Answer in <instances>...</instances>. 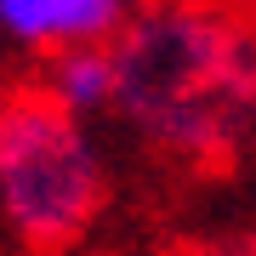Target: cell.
Masks as SVG:
<instances>
[{
    "mask_svg": "<svg viewBox=\"0 0 256 256\" xmlns=\"http://www.w3.org/2000/svg\"><path fill=\"white\" fill-rule=\"evenodd\" d=\"M239 18L200 6V0H148L120 34L114 57V102L154 148L176 160H216L256 114L234 74Z\"/></svg>",
    "mask_w": 256,
    "mask_h": 256,
    "instance_id": "cell-1",
    "label": "cell"
},
{
    "mask_svg": "<svg viewBox=\"0 0 256 256\" xmlns=\"http://www.w3.org/2000/svg\"><path fill=\"white\" fill-rule=\"evenodd\" d=\"M108 205V176L80 120L40 92L18 86L0 97V216L23 250H74Z\"/></svg>",
    "mask_w": 256,
    "mask_h": 256,
    "instance_id": "cell-2",
    "label": "cell"
},
{
    "mask_svg": "<svg viewBox=\"0 0 256 256\" xmlns=\"http://www.w3.org/2000/svg\"><path fill=\"white\" fill-rule=\"evenodd\" d=\"M137 0H0V40L23 52H68L108 46Z\"/></svg>",
    "mask_w": 256,
    "mask_h": 256,
    "instance_id": "cell-3",
    "label": "cell"
},
{
    "mask_svg": "<svg viewBox=\"0 0 256 256\" xmlns=\"http://www.w3.org/2000/svg\"><path fill=\"white\" fill-rule=\"evenodd\" d=\"M40 92H46L57 108H68L74 120L108 108L114 102V57H108V46H68V52H57Z\"/></svg>",
    "mask_w": 256,
    "mask_h": 256,
    "instance_id": "cell-4",
    "label": "cell"
}]
</instances>
